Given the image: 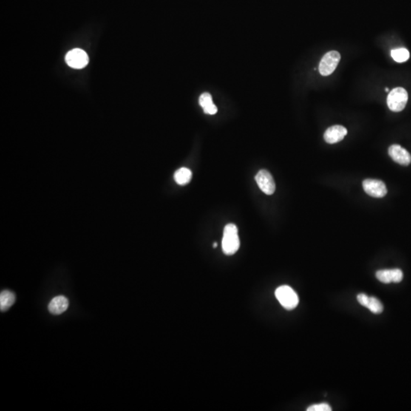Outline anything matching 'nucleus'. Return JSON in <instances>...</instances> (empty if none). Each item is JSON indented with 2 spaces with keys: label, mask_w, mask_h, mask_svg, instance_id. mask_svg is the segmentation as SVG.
Listing matches in <instances>:
<instances>
[{
  "label": "nucleus",
  "mask_w": 411,
  "mask_h": 411,
  "mask_svg": "<svg viewBox=\"0 0 411 411\" xmlns=\"http://www.w3.org/2000/svg\"><path fill=\"white\" fill-rule=\"evenodd\" d=\"M222 251L226 255H233L237 252L240 247V240L238 234V228L234 224L225 225L222 242Z\"/></svg>",
  "instance_id": "nucleus-1"
},
{
  "label": "nucleus",
  "mask_w": 411,
  "mask_h": 411,
  "mask_svg": "<svg viewBox=\"0 0 411 411\" xmlns=\"http://www.w3.org/2000/svg\"><path fill=\"white\" fill-rule=\"evenodd\" d=\"M275 296L280 305L287 310H293L297 307L299 299L297 293L289 286L278 287L275 291Z\"/></svg>",
  "instance_id": "nucleus-2"
},
{
  "label": "nucleus",
  "mask_w": 411,
  "mask_h": 411,
  "mask_svg": "<svg viewBox=\"0 0 411 411\" xmlns=\"http://www.w3.org/2000/svg\"><path fill=\"white\" fill-rule=\"evenodd\" d=\"M408 101V94L404 88H395L388 95L387 104L389 109L394 112L403 111Z\"/></svg>",
  "instance_id": "nucleus-3"
},
{
  "label": "nucleus",
  "mask_w": 411,
  "mask_h": 411,
  "mask_svg": "<svg viewBox=\"0 0 411 411\" xmlns=\"http://www.w3.org/2000/svg\"><path fill=\"white\" fill-rule=\"evenodd\" d=\"M340 61H341V54L339 52L335 50L327 52L320 62V73L324 76L330 75L335 72Z\"/></svg>",
  "instance_id": "nucleus-4"
},
{
  "label": "nucleus",
  "mask_w": 411,
  "mask_h": 411,
  "mask_svg": "<svg viewBox=\"0 0 411 411\" xmlns=\"http://www.w3.org/2000/svg\"><path fill=\"white\" fill-rule=\"evenodd\" d=\"M363 189L368 195L375 198H381L387 194L386 184L376 179H366L363 182Z\"/></svg>",
  "instance_id": "nucleus-5"
},
{
  "label": "nucleus",
  "mask_w": 411,
  "mask_h": 411,
  "mask_svg": "<svg viewBox=\"0 0 411 411\" xmlns=\"http://www.w3.org/2000/svg\"><path fill=\"white\" fill-rule=\"evenodd\" d=\"M255 180L260 189L264 194L267 195H272L275 192L276 185H275L274 180H273L271 174L267 170L262 169L258 171Z\"/></svg>",
  "instance_id": "nucleus-6"
},
{
  "label": "nucleus",
  "mask_w": 411,
  "mask_h": 411,
  "mask_svg": "<svg viewBox=\"0 0 411 411\" xmlns=\"http://www.w3.org/2000/svg\"><path fill=\"white\" fill-rule=\"evenodd\" d=\"M66 62L70 67L74 69H83L89 63V57L84 50L74 49L66 54Z\"/></svg>",
  "instance_id": "nucleus-7"
},
{
  "label": "nucleus",
  "mask_w": 411,
  "mask_h": 411,
  "mask_svg": "<svg viewBox=\"0 0 411 411\" xmlns=\"http://www.w3.org/2000/svg\"><path fill=\"white\" fill-rule=\"evenodd\" d=\"M375 276L380 282L383 284H391V282H401L404 277L402 270L400 269H392V270H378L375 273Z\"/></svg>",
  "instance_id": "nucleus-8"
},
{
  "label": "nucleus",
  "mask_w": 411,
  "mask_h": 411,
  "mask_svg": "<svg viewBox=\"0 0 411 411\" xmlns=\"http://www.w3.org/2000/svg\"><path fill=\"white\" fill-rule=\"evenodd\" d=\"M389 154L390 157L399 165H407L411 163V155L408 151L400 145H392L389 147Z\"/></svg>",
  "instance_id": "nucleus-9"
},
{
  "label": "nucleus",
  "mask_w": 411,
  "mask_h": 411,
  "mask_svg": "<svg viewBox=\"0 0 411 411\" xmlns=\"http://www.w3.org/2000/svg\"><path fill=\"white\" fill-rule=\"evenodd\" d=\"M347 130L341 125H335L330 126L324 134V139L326 143L329 144H335L344 140L347 136Z\"/></svg>",
  "instance_id": "nucleus-10"
},
{
  "label": "nucleus",
  "mask_w": 411,
  "mask_h": 411,
  "mask_svg": "<svg viewBox=\"0 0 411 411\" xmlns=\"http://www.w3.org/2000/svg\"><path fill=\"white\" fill-rule=\"evenodd\" d=\"M357 301L360 305L366 307L374 314H380L383 312L382 303L377 298L368 296L365 293H359L357 296Z\"/></svg>",
  "instance_id": "nucleus-11"
},
{
  "label": "nucleus",
  "mask_w": 411,
  "mask_h": 411,
  "mask_svg": "<svg viewBox=\"0 0 411 411\" xmlns=\"http://www.w3.org/2000/svg\"><path fill=\"white\" fill-rule=\"evenodd\" d=\"M69 301L63 296L54 297L48 305V310L53 315H58L67 310Z\"/></svg>",
  "instance_id": "nucleus-12"
},
{
  "label": "nucleus",
  "mask_w": 411,
  "mask_h": 411,
  "mask_svg": "<svg viewBox=\"0 0 411 411\" xmlns=\"http://www.w3.org/2000/svg\"><path fill=\"white\" fill-rule=\"evenodd\" d=\"M199 103L206 114L214 115L217 113V107L213 103V98L210 93L206 92V93L202 94L199 98Z\"/></svg>",
  "instance_id": "nucleus-13"
},
{
  "label": "nucleus",
  "mask_w": 411,
  "mask_h": 411,
  "mask_svg": "<svg viewBox=\"0 0 411 411\" xmlns=\"http://www.w3.org/2000/svg\"><path fill=\"white\" fill-rule=\"evenodd\" d=\"M15 302V295L9 290H4L0 294V309L6 312L11 308Z\"/></svg>",
  "instance_id": "nucleus-14"
},
{
  "label": "nucleus",
  "mask_w": 411,
  "mask_h": 411,
  "mask_svg": "<svg viewBox=\"0 0 411 411\" xmlns=\"http://www.w3.org/2000/svg\"><path fill=\"white\" fill-rule=\"evenodd\" d=\"M174 177L177 185H185L191 182V178H192V172L191 170L187 168H179L174 173Z\"/></svg>",
  "instance_id": "nucleus-15"
},
{
  "label": "nucleus",
  "mask_w": 411,
  "mask_h": 411,
  "mask_svg": "<svg viewBox=\"0 0 411 411\" xmlns=\"http://www.w3.org/2000/svg\"><path fill=\"white\" fill-rule=\"evenodd\" d=\"M392 58L398 63H404L410 58V53L405 48H398L391 52Z\"/></svg>",
  "instance_id": "nucleus-16"
},
{
  "label": "nucleus",
  "mask_w": 411,
  "mask_h": 411,
  "mask_svg": "<svg viewBox=\"0 0 411 411\" xmlns=\"http://www.w3.org/2000/svg\"><path fill=\"white\" fill-rule=\"evenodd\" d=\"M331 407L327 403H321V404H314L307 409V411H330Z\"/></svg>",
  "instance_id": "nucleus-17"
},
{
  "label": "nucleus",
  "mask_w": 411,
  "mask_h": 411,
  "mask_svg": "<svg viewBox=\"0 0 411 411\" xmlns=\"http://www.w3.org/2000/svg\"><path fill=\"white\" fill-rule=\"evenodd\" d=\"M216 246H217V243L213 244V247H214V248H216Z\"/></svg>",
  "instance_id": "nucleus-18"
},
{
  "label": "nucleus",
  "mask_w": 411,
  "mask_h": 411,
  "mask_svg": "<svg viewBox=\"0 0 411 411\" xmlns=\"http://www.w3.org/2000/svg\"><path fill=\"white\" fill-rule=\"evenodd\" d=\"M386 92H389V89H388V88H386Z\"/></svg>",
  "instance_id": "nucleus-19"
}]
</instances>
